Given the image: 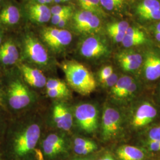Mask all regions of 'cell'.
<instances>
[{
	"label": "cell",
	"instance_id": "obj_1",
	"mask_svg": "<svg viewBox=\"0 0 160 160\" xmlns=\"http://www.w3.org/2000/svg\"><path fill=\"white\" fill-rule=\"evenodd\" d=\"M69 85L82 95H88L96 88L92 72L84 65L76 61H69L62 65Z\"/></svg>",
	"mask_w": 160,
	"mask_h": 160
},
{
	"label": "cell",
	"instance_id": "obj_2",
	"mask_svg": "<svg viewBox=\"0 0 160 160\" xmlns=\"http://www.w3.org/2000/svg\"><path fill=\"white\" fill-rule=\"evenodd\" d=\"M40 128L37 124L30 125L14 141V152L19 157L28 154L35 148L40 138Z\"/></svg>",
	"mask_w": 160,
	"mask_h": 160
},
{
	"label": "cell",
	"instance_id": "obj_3",
	"mask_svg": "<svg viewBox=\"0 0 160 160\" xmlns=\"http://www.w3.org/2000/svg\"><path fill=\"white\" fill-rule=\"evenodd\" d=\"M75 117L81 129L92 133L98 126V111L93 104L84 103L77 106L75 110Z\"/></svg>",
	"mask_w": 160,
	"mask_h": 160
},
{
	"label": "cell",
	"instance_id": "obj_4",
	"mask_svg": "<svg viewBox=\"0 0 160 160\" xmlns=\"http://www.w3.org/2000/svg\"><path fill=\"white\" fill-rule=\"evenodd\" d=\"M122 118L119 112L111 107L106 108L103 113L102 131L103 139L109 140L116 137L121 128Z\"/></svg>",
	"mask_w": 160,
	"mask_h": 160
},
{
	"label": "cell",
	"instance_id": "obj_5",
	"mask_svg": "<svg viewBox=\"0 0 160 160\" xmlns=\"http://www.w3.org/2000/svg\"><path fill=\"white\" fill-rule=\"evenodd\" d=\"M75 28L83 33L97 32L101 26V22L97 15L85 10L77 12L74 16Z\"/></svg>",
	"mask_w": 160,
	"mask_h": 160
},
{
	"label": "cell",
	"instance_id": "obj_6",
	"mask_svg": "<svg viewBox=\"0 0 160 160\" xmlns=\"http://www.w3.org/2000/svg\"><path fill=\"white\" fill-rule=\"evenodd\" d=\"M31 97L26 86L19 81L12 83L8 90V102L12 109L18 110L28 106Z\"/></svg>",
	"mask_w": 160,
	"mask_h": 160
},
{
	"label": "cell",
	"instance_id": "obj_7",
	"mask_svg": "<svg viewBox=\"0 0 160 160\" xmlns=\"http://www.w3.org/2000/svg\"><path fill=\"white\" fill-rule=\"evenodd\" d=\"M42 37L52 49L59 50L70 44L72 41L71 33L64 29L47 28L42 32Z\"/></svg>",
	"mask_w": 160,
	"mask_h": 160
},
{
	"label": "cell",
	"instance_id": "obj_8",
	"mask_svg": "<svg viewBox=\"0 0 160 160\" xmlns=\"http://www.w3.org/2000/svg\"><path fill=\"white\" fill-rule=\"evenodd\" d=\"M157 110L154 106L147 102L141 104L135 111L132 118V126L140 128L148 125L154 120Z\"/></svg>",
	"mask_w": 160,
	"mask_h": 160
},
{
	"label": "cell",
	"instance_id": "obj_9",
	"mask_svg": "<svg viewBox=\"0 0 160 160\" xmlns=\"http://www.w3.org/2000/svg\"><path fill=\"white\" fill-rule=\"evenodd\" d=\"M108 48L100 38L89 37L84 40L81 45V54L87 58H98L108 53Z\"/></svg>",
	"mask_w": 160,
	"mask_h": 160
},
{
	"label": "cell",
	"instance_id": "obj_10",
	"mask_svg": "<svg viewBox=\"0 0 160 160\" xmlns=\"http://www.w3.org/2000/svg\"><path fill=\"white\" fill-rule=\"evenodd\" d=\"M26 53L34 63L46 65L48 61V55L46 49L38 40L32 37H28L24 41Z\"/></svg>",
	"mask_w": 160,
	"mask_h": 160
},
{
	"label": "cell",
	"instance_id": "obj_11",
	"mask_svg": "<svg viewBox=\"0 0 160 160\" xmlns=\"http://www.w3.org/2000/svg\"><path fill=\"white\" fill-rule=\"evenodd\" d=\"M120 67L126 72H133L139 68L143 63V58L137 52L123 51L117 55Z\"/></svg>",
	"mask_w": 160,
	"mask_h": 160
},
{
	"label": "cell",
	"instance_id": "obj_12",
	"mask_svg": "<svg viewBox=\"0 0 160 160\" xmlns=\"http://www.w3.org/2000/svg\"><path fill=\"white\" fill-rule=\"evenodd\" d=\"M143 74L146 79L155 81L160 78V57L154 52H148L143 60Z\"/></svg>",
	"mask_w": 160,
	"mask_h": 160
},
{
	"label": "cell",
	"instance_id": "obj_13",
	"mask_svg": "<svg viewBox=\"0 0 160 160\" xmlns=\"http://www.w3.org/2000/svg\"><path fill=\"white\" fill-rule=\"evenodd\" d=\"M53 120L58 128L69 131L72 125V116L68 108L62 104H57L53 110Z\"/></svg>",
	"mask_w": 160,
	"mask_h": 160
},
{
	"label": "cell",
	"instance_id": "obj_14",
	"mask_svg": "<svg viewBox=\"0 0 160 160\" xmlns=\"http://www.w3.org/2000/svg\"><path fill=\"white\" fill-rule=\"evenodd\" d=\"M21 70L24 79L29 85L36 88H43L46 86V77L40 70L26 65L21 66Z\"/></svg>",
	"mask_w": 160,
	"mask_h": 160
},
{
	"label": "cell",
	"instance_id": "obj_15",
	"mask_svg": "<svg viewBox=\"0 0 160 160\" xmlns=\"http://www.w3.org/2000/svg\"><path fill=\"white\" fill-rule=\"evenodd\" d=\"M42 146L45 154L52 157L63 151L65 148V141L62 138L56 134H51L43 141Z\"/></svg>",
	"mask_w": 160,
	"mask_h": 160
},
{
	"label": "cell",
	"instance_id": "obj_16",
	"mask_svg": "<svg viewBox=\"0 0 160 160\" xmlns=\"http://www.w3.org/2000/svg\"><path fill=\"white\" fill-rule=\"evenodd\" d=\"M146 42L147 38L142 31L137 28L129 27L126 31L122 43L124 47L129 48L142 45Z\"/></svg>",
	"mask_w": 160,
	"mask_h": 160
},
{
	"label": "cell",
	"instance_id": "obj_17",
	"mask_svg": "<svg viewBox=\"0 0 160 160\" xmlns=\"http://www.w3.org/2000/svg\"><path fill=\"white\" fill-rule=\"evenodd\" d=\"M119 160H143L145 152L143 149L132 145H122L117 150Z\"/></svg>",
	"mask_w": 160,
	"mask_h": 160
},
{
	"label": "cell",
	"instance_id": "obj_18",
	"mask_svg": "<svg viewBox=\"0 0 160 160\" xmlns=\"http://www.w3.org/2000/svg\"><path fill=\"white\" fill-rule=\"evenodd\" d=\"M19 58L17 47L12 42H7L0 47V61L4 65L14 64Z\"/></svg>",
	"mask_w": 160,
	"mask_h": 160
},
{
	"label": "cell",
	"instance_id": "obj_19",
	"mask_svg": "<svg viewBox=\"0 0 160 160\" xmlns=\"http://www.w3.org/2000/svg\"><path fill=\"white\" fill-rule=\"evenodd\" d=\"M30 18L38 23H46L52 17L51 9L45 4H34L29 8Z\"/></svg>",
	"mask_w": 160,
	"mask_h": 160
},
{
	"label": "cell",
	"instance_id": "obj_20",
	"mask_svg": "<svg viewBox=\"0 0 160 160\" xmlns=\"http://www.w3.org/2000/svg\"><path fill=\"white\" fill-rule=\"evenodd\" d=\"M20 18V12L15 6H8L0 12V21L4 24H16L18 22Z\"/></svg>",
	"mask_w": 160,
	"mask_h": 160
},
{
	"label": "cell",
	"instance_id": "obj_21",
	"mask_svg": "<svg viewBox=\"0 0 160 160\" xmlns=\"http://www.w3.org/2000/svg\"><path fill=\"white\" fill-rule=\"evenodd\" d=\"M133 81V79L129 76H122L119 78L115 85L112 88V92L113 95L115 97L122 98V95L125 92L126 88Z\"/></svg>",
	"mask_w": 160,
	"mask_h": 160
},
{
	"label": "cell",
	"instance_id": "obj_22",
	"mask_svg": "<svg viewBox=\"0 0 160 160\" xmlns=\"http://www.w3.org/2000/svg\"><path fill=\"white\" fill-rule=\"evenodd\" d=\"M157 10H160V2L157 0H143L137 7V13L139 16Z\"/></svg>",
	"mask_w": 160,
	"mask_h": 160
},
{
	"label": "cell",
	"instance_id": "obj_23",
	"mask_svg": "<svg viewBox=\"0 0 160 160\" xmlns=\"http://www.w3.org/2000/svg\"><path fill=\"white\" fill-rule=\"evenodd\" d=\"M83 10L91 12L94 14L103 15V12L99 0H77Z\"/></svg>",
	"mask_w": 160,
	"mask_h": 160
},
{
	"label": "cell",
	"instance_id": "obj_24",
	"mask_svg": "<svg viewBox=\"0 0 160 160\" xmlns=\"http://www.w3.org/2000/svg\"><path fill=\"white\" fill-rule=\"evenodd\" d=\"M100 4L108 11L118 10L121 8L126 0H99Z\"/></svg>",
	"mask_w": 160,
	"mask_h": 160
},
{
	"label": "cell",
	"instance_id": "obj_25",
	"mask_svg": "<svg viewBox=\"0 0 160 160\" xmlns=\"http://www.w3.org/2000/svg\"><path fill=\"white\" fill-rule=\"evenodd\" d=\"M129 24L126 21H120L112 23L108 26V32H116L126 33L127 30L129 28Z\"/></svg>",
	"mask_w": 160,
	"mask_h": 160
},
{
	"label": "cell",
	"instance_id": "obj_26",
	"mask_svg": "<svg viewBox=\"0 0 160 160\" xmlns=\"http://www.w3.org/2000/svg\"><path fill=\"white\" fill-rule=\"evenodd\" d=\"M46 88L48 89H63L67 90L66 84L61 80L57 79H49L46 82Z\"/></svg>",
	"mask_w": 160,
	"mask_h": 160
},
{
	"label": "cell",
	"instance_id": "obj_27",
	"mask_svg": "<svg viewBox=\"0 0 160 160\" xmlns=\"http://www.w3.org/2000/svg\"><path fill=\"white\" fill-rule=\"evenodd\" d=\"M97 148V145L92 146H77L74 145L75 152L78 155H87L91 153Z\"/></svg>",
	"mask_w": 160,
	"mask_h": 160
},
{
	"label": "cell",
	"instance_id": "obj_28",
	"mask_svg": "<svg viewBox=\"0 0 160 160\" xmlns=\"http://www.w3.org/2000/svg\"><path fill=\"white\" fill-rule=\"evenodd\" d=\"M47 94L51 98H62L68 95V90L63 89H48Z\"/></svg>",
	"mask_w": 160,
	"mask_h": 160
},
{
	"label": "cell",
	"instance_id": "obj_29",
	"mask_svg": "<svg viewBox=\"0 0 160 160\" xmlns=\"http://www.w3.org/2000/svg\"><path fill=\"white\" fill-rule=\"evenodd\" d=\"M160 141V125L151 129L147 134V141Z\"/></svg>",
	"mask_w": 160,
	"mask_h": 160
},
{
	"label": "cell",
	"instance_id": "obj_30",
	"mask_svg": "<svg viewBox=\"0 0 160 160\" xmlns=\"http://www.w3.org/2000/svg\"><path fill=\"white\" fill-rule=\"evenodd\" d=\"M113 73V69L111 66L104 67L100 71L99 74L100 81L103 84V82Z\"/></svg>",
	"mask_w": 160,
	"mask_h": 160
},
{
	"label": "cell",
	"instance_id": "obj_31",
	"mask_svg": "<svg viewBox=\"0 0 160 160\" xmlns=\"http://www.w3.org/2000/svg\"><path fill=\"white\" fill-rule=\"evenodd\" d=\"M52 16L56 14H61L67 12H72V8L70 6H55L52 7L51 9Z\"/></svg>",
	"mask_w": 160,
	"mask_h": 160
},
{
	"label": "cell",
	"instance_id": "obj_32",
	"mask_svg": "<svg viewBox=\"0 0 160 160\" xmlns=\"http://www.w3.org/2000/svg\"><path fill=\"white\" fill-rule=\"evenodd\" d=\"M140 17L146 20H160V10L149 12L144 14Z\"/></svg>",
	"mask_w": 160,
	"mask_h": 160
},
{
	"label": "cell",
	"instance_id": "obj_33",
	"mask_svg": "<svg viewBox=\"0 0 160 160\" xmlns=\"http://www.w3.org/2000/svg\"><path fill=\"white\" fill-rule=\"evenodd\" d=\"M96 145L95 142L90 140L86 139L81 138H77L74 140V145L77 146H92Z\"/></svg>",
	"mask_w": 160,
	"mask_h": 160
},
{
	"label": "cell",
	"instance_id": "obj_34",
	"mask_svg": "<svg viewBox=\"0 0 160 160\" xmlns=\"http://www.w3.org/2000/svg\"><path fill=\"white\" fill-rule=\"evenodd\" d=\"M118 79V75L113 72L111 76H110L109 78L103 82V84L106 87L112 88L115 85Z\"/></svg>",
	"mask_w": 160,
	"mask_h": 160
},
{
	"label": "cell",
	"instance_id": "obj_35",
	"mask_svg": "<svg viewBox=\"0 0 160 160\" xmlns=\"http://www.w3.org/2000/svg\"><path fill=\"white\" fill-rule=\"evenodd\" d=\"M110 37L116 43H122V40H123L125 33H119L116 32H108Z\"/></svg>",
	"mask_w": 160,
	"mask_h": 160
},
{
	"label": "cell",
	"instance_id": "obj_36",
	"mask_svg": "<svg viewBox=\"0 0 160 160\" xmlns=\"http://www.w3.org/2000/svg\"><path fill=\"white\" fill-rule=\"evenodd\" d=\"M137 89V85L135 82V81H133L126 88L125 92H124L123 94L122 95V98H126V97H129L130 96H131L132 94H133L135 92H136Z\"/></svg>",
	"mask_w": 160,
	"mask_h": 160
},
{
	"label": "cell",
	"instance_id": "obj_37",
	"mask_svg": "<svg viewBox=\"0 0 160 160\" xmlns=\"http://www.w3.org/2000/svg\"><path fill=\"white\" fill-rule=\"evenodd\" d=\"M147 146L149 150L151 151H160V141H147Z\"/></svg>",
	"mask_w": 160,
	"mask_h": 160
},
{
	"label": "cell",
	"instance_id": "obj_38",
	"mask_svg": "<svg viewBox=\"0 0 160 160\" xmlns=\"http://www.w3.org/2000/svg\"><path fill=\"white\" fill-rule=\"evenodd\" d=\"M70 14H72V12H67V13H64V14H56V15H52L51 17L52 23L53 24L55 25H58V23H59L63 18Z\"/></svg>",
	"mask_w": 160,
	"mask_h": 160
},
{
	"label": "cell",
	"instance_id": "obj_39",
	"mask_svg": "<svg viewBox=\"0 0 160 160\" xmlns=\"http://www.w3.org/2000/svg\"><path fill=\"white\" fill-rule=\"evenodd\" d=\"M71 16H72V14H70V15H68V16L64 17L63 19L59 23H58L57 26H58L60 28H63L67 24V22H68V20L71 17Z\"/></svg>",
	"mask_w": 160,
	"mask_h": 160
},
{
	"label": "cell",
	"instance_id": "obj_40",
	"mask_svg": "<svg viewBox=\"0 0 160 160\" xmlns=\"http://www.w3.org/2000/svg\"><path fill=\"white\" fill-rule=\"evenodd\" d=\"M35 1H36L38 4H46L50 3L53 1V0H34Z\"/></svg>",
	"mask_w": 160,
	"mask_h": 160
},
{
	"label": "cell",
	"instance_id": "obj_41",
	"mask_svg": "<svg viewBox=\"0 0 160 160\" xmlns=\"http://www.w3.org/2000/svg\"><path fill=\"white\" fill-rule=\"evenodd\" d=\"M98 160H115L114 158L110 155H106L105 156H104L103 158L99 159Z\"/></svg>",
	"mask_w": 160,
	"mask_h": 160
},
{
	"label": "cell",
	"instance_id": "obj_42",
	"mask_svg": "<svg viewBox=\"0 0 160 160\" xmlns=\"http://www.w3.org/2000/svg\"><path fill=\"white\" fill-rule=\"evenodd\" d=\"M155 38L158 42H160V33L154 31Z\"/></svg>",
	"mask_w": 160,
	"mask_h": 160
},
{
	"label": "cell",
	"instance_id": "obj_43",
	"mask_svg": "<svg viewBox=\"0 0 160 160\" xmlns=\"http://www.w3.org/2000/svg\"><path fill=\"white\" fill-rule=\"evenodd\" d=\"M154 31L160 33V22H159V23H158V24L155 26Z\"/></svg>",
	"mask_w": 160,
	"mask_h": 160
},
{
	"label": "cell",
	"instance_id": "obj_44",
	"mask_svg": "<svg viewBox=\"0 0 160 160\" xmlns=\"http://www.w3.org/2000/svg\"><path fill=\"white\" fill-rule=\"evenodd\" d=\"M53 1H54L56 2H62L61 0H53Z\"/></svg>",
	"mask_w": 160,
	"mask_h": 160
},
{
	"label": "cell",
	"instance_id": "obj_45",
	"mask_svg": "<svg viewBox=\"0 0 160 160\" xmlns=\"http://www.w3.org/2000/svg\"><path fill=\"white\" fill-rule=\"evenodd\" d=\"M1 41H2V38H1V35H0V43H1Z\"/></svg>",
	"mask_w": 160,
	"mask_h": 160
},
{
	"label": "cell",
	"instance_id": "obj_46",
	"mask_svg": "<svg viewBox=\"0 0 160 160\" xmlns=\"http://www.w3.org/2000/svg\"><path fill=\"white\" fill-rule=\"evenodd\" d=\"M62 2H66V1H68L69 0H61Z\"/></svg>",
	"mask_w": 160,
	"mask_h": 160
},
{
	"label": "cell",
	"instance_id": "obj_47",
	"mask_svg": "<svg viewBox=\"0 0 160 160\" xmlns=\"http://www.w3.org/2000/svg\"><path fill=\"white\" fill-rule=\"evenodd\" d=\"M0 160H2V159H1V156H0Z\"/></svg>",
	"mask_w": 160,
	"mask_h": 160
},
{
	"label": "cell",
	"instance_id": "obj_48",
	"mask_svg": "<svg viewBox=\"0 0 160 160\" xmlns=\"http://www.w3.org/2000/svg\"></svg>",
	"mask_w": 160,
	"mask_h": 160
},
{
	"label": "cell",
	"instance_id": "obj_49",
	"mask_svg": "<svg viewBox=\"0 0 160 160\" xmlns=\"http://www.w3.org/2000/svg\"><path fill=\"white\" fill-rule=\"evenodd\" d=\"M0 2H1V0H0Z\"/></svg>",
	"mask_w": 160,
	"mask_h": 160
}]
</instances>
